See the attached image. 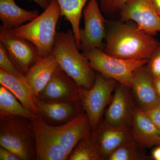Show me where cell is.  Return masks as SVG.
Listing matches in <instances>:
<instances>
[{"label": "cell", "instance_id": "obj_10", "mask_svg": "<svg viewBox=\"0 0 160 160\" xmlns=\"http://www.w3.org/2000/svg\"><path fill=\"white\" fill-rule=\"evenodd\" d=\"M36 144V160H66L68 154L56 136L51 126L38 114L30 118Z\"/></svg>", "mask_w": 160, "mask_h": 160}, {"label": "cell", "instance_id": "obj_26", "mask_svg": "<svg viewBox=\"0 0 160 160\" xmlns=\"http://www.w3.org/2000/svg\"><path fill=\"white\" fill-rule=\"evenodd\" d=\"M101 11L105 13H113L122 11L129 0H99Z\"/></svg>", "mask_w": 160, "mask_h": 160}, {"label": "cell", "instance_id": "obj_7", "mask_svg": "<svg viewBox=\"0 0 160 160\" xmlns=\"http://www.w3.org/2000/svg\"><path fill=\"white\" fill-rule=\"evenodd\" d=\"M0 43L15 66L24 75L40 58L34 44L16 35L12 29L2 25L0 26Z\"/></svg>", "mask_w": 160, "mask_h": 160}, {"label": "cell", "instance_id": "obj_29", "mask_svg": "<svg viewBox=\"0 0 160 160\" xmlns=\"http://www.w3.org/2000/svg\"><path fill=\"white\" fill-rule=\"evenodd\" d=\"M0 160H21L17 155L11 151L0 147Z\"/></svg>", "mask_w": 160, "mask_h": 160}, {"label": "cell", "instance_id": "obj_1", "mask_svg": "<svg viewBox=\"0 0 160 160\" xmlns=\"http://www.w3.org/2000/svg\"><path fill=\"white\" fill-rule=\"evenodd\" d=\"M106 54L124 59L149 60L159 44L137 25L116 23L106 34Z\"/></svg>", "mask_w": 160, "mask_h": 160}, {"label": "cell", "instance_id": "obj_12", "mask_svg": "<svg viewBox=\"0 0 160 160\" xmlns=\"http://www.w3.org/2000/svg\"><path fill=\"white\" fill-rule=\"evenodd\" d=\"M122 21L132 20L138 29L150 35L160 32V16L149 0H129L121 11Z\"/></svg>", "mask_w": 160, "mask_h": 160}, {"label": "cell", "instance_id": "obj_21", "mask_svg": "<svg viewBox=\"0 0 160 160\" xmlns=\"http://www.w3.org/2000/svg\"><path fill=\"white\" fill-rule=\"evenodd\" d=\"M61 16L70 22L78 48L80 49V22L84 6L89 0H57Z\"/></svg>", "mask_w": 160, "mask_h": 160}, {"label": "cell", "instance_id": "obj_24", "mask_svg": "<svg viewBox=\"0 0 160 160\" xmlns=\"http://www.w3.org/2000/svg\"><path fill=\"white\" fill-rule=\"evenodd\" d=\"M146 149L133 138L120 146L108 160H149L150 157L147 155Z\"/></svg>", "mask_w": 160, "mask_h": 160}, {"label": "cell", "instance_id": "obj_9", "mask_svg": "<svg viewBox=\"0 0 160 160\" xmlns=\"http://www.w3.org/2000/svg\"><path fill=\"white\" fill-rule=\"evenodd\" d=\"M134 104L130 89L118 83L103 122L113 127L131 129Z\"/></svg>", "mask_w": 160, "mask_h": 160}, {"label": "cell", "instance_id": "obj_6", "mask_svg": "<svg viewBox=\"0 0 160 160\" xmlns=\"http://www.w3.org/2000/svg\"><path fill=\"white\" fill-rule=\"evenodd\" d=\"M117 83L116 80L97 73L92 88L88 89L80 87L81 102L89 118L91 131H94L101 122L103 112L111 101Z\"/></svg>", "mask_w": 160, "mask_h": 160}, {"label": "cell", "instance_id": "obj_15", "mask_svg": "<svg viewBox=\"0 0 160 160\" xmlns=\"http://www.w3.org/2000/svg\"><path fill=\"white\" fill-rule=\"evenodd\" d=\"M92 132L102 160H108L120 146L133 138L131 129L108 126L101 121Z\"/></svg>", "mask_w": 160, "mask_h": 160}, {"label": "cell", "instance_id": "obj_19", "mask_svg": "<svg viewBox=\"0 0 160 160\" xmlns=\"http://www.w3.org/2000/svg\"><path fill=\"white\" fill-rule=\"evenodd\" d=\"M39 15L37 9H22L14 0H0V20L2 26L14 29L34 19Z\"/></svg>", "mask_w": 160, "mask_h": 160}, {"label": "cell", "instance_id": "obj_4", "mask_svg": "<svg viewBox=\"0 0 160 160\" xmlns=\"http://www.w3.org/2000/svg\"><path fill=\"white\" fill-rule=\"evenodd\" d=\"M0 146L21 160H36L35 137L30 119L18 115L0 118Z\"/></svg>", "mask_w": 160, "mask_h": 160}, {"label": "cell", "instance_id": "obj_31", "mask_svg": "<svg viewBox=\"0 0 160 160\" xmlns=\"http://www.w3.org/2000/svg\"><path fill=\"white\" fill-rule=\"evenodd\" d=\"M152 158L155 160H160V145H158L152 150Z\"/></svg>", "mask_w": 160, "mask_h": 160}, {"label": "cell", "instance_id": "obj_27", "mask_svg": "<svg viewBox=\"0 0 160 160\" xmlns=\"http://www.w3.org/2000/svg\"><path fill=\"white\" fill-rule=\"evenodd\" d=\"M145 67L152 78L160 77V42Z\"/></svg>", "mask_w": 160, "mask_h": 160}, {"label": "cell", "instance_id": "obj_17", "mask_svg": "<svg viewBox=\"0 0 160 160\" xmlns=\"http://www.w3.org/2000/svg\"><path fill=\"white\" fill-rule=\"evenodd\" d=\"M131 129L133 138L146 149L159 145L160 130L135 104Z\"/></svg>", "mask_w": 160, "mask_h": 160}, {"label": "cell", "instance_id": "obj_5", "mask_svg": "<svg viewBox=\"0 0 160 160\" xmlns=\"http://www.w3.org/2000/svg\"><path fill=\"white\" fill-rule=\"evenodd\" d=\"M83 54L89 60L91 69L105 77L116 80L130 89L134 72L146 66L149 60H128L111 56L102 49H93Z\"/></svg>", "mask_w": 160, "mask_h": 160}, {"label": "cell", "instance_id": "obj_11", "mask_svg": "<svg viewBox=\"0 0 160 160\" xmlns=\"http://www.w3.org/2000/svg\"><path fill=\"white\" fill-rule=\"evenodd\" d=\"M36 97L50 103L78 101L81 100L80 87L59 66L49 82Z\"/></svg>", "mask_w": 160, "mask_h": 160}, {"label": "cell", "instance_id": "obj_20", "mask_svg": "<svg viewBox=\"0 0 160 160\" xmlns=\"http://www.w3.org/2000/svg\"><path fill=\"white\" fill-rule=\"evenodd\" d=\"M0 84L11 91L26 109L33 114H38L33 100L34 93L26 79L16 77L0 69Z\"/></svg>", "mask_w": 160, "mask_h": 160}, {"label": "cell", "instance_id": "obj_28", "mask_svg": "<svg viewBox=\"0 0 160 160\" xmlns=\"http://www.w3.org/2000/svg\"><path fill=\"white\" fill-rule=\"evenodd\" d=\"M143 112L157 128L160 130V106Z\"/></svg>", "mask_w": 160, "mask_h": 160}, {"label": "cell", "instance_id": "obj_23", "mask_svg": "<svg viewBox=\"0 0 160 160\" xmlns=\"http://www.w3.org/2000/svg\"><path fill=\"white\" fill-rule=\"evenodd\" d=\"M67 160H102L92 131L80 140Z\"/></svg>", "mask_w": 160, "mask_h": 160}, {"label": "cell", "instance_id": "obj_22", "mask_svg": "<svg viewBox=\"0 0 160 160\" xmlns=\"http://www.w3.org/2000/svg\"><path fill=\"white\" fill-rule=\"evenodd\" d=\"M38 115L33 114L26 109L11 91L1 85L0 118L18 115L30 119Z\"/></svg>", "mask_w": 160, "mask_h": 160}, {"label": "cell", "instance_id": "obj_33", "mask_svg": "<svg viewBox=\"0 0 160 160\" xmlns=\"http://www.w3.org/2000/svg\"><path fill=\"white\" fill-rule=\"evenodd\" d=\"M149 1L157 13L160 16V0H149Z\"/></svg>", "mask_w": 160, "mask_h": 160}, {"label": "cell", "instance_id": "obj_25", "mask_svg": "<svg viewBox=\"0 0 160 160\" xmlns=\"http://www.w3.org/2000/svg\"><path fill=\"white\" fill-rule=\"evenodd\" d=\"M0 69L16 77L25 79V75L15 66L1 43H0Z\"/></svg>", "mask_w": 160, "mask_h": 160}, {"label": "cell", "instance_id": "obj_30", "mask_svg": "<svg viewBox=\"0 0 160 160\" xmlns=\"http://www.w3.org/2000/svg\"><path fill=\"white\" fill-rule=\"evenodd\" d=\"M34 2L38 5L42 9L45 10L49 6L50 0H28Z\"/></svg>", "mask_w": 160, "mask_h": 160}, {"label": "cell", "instance_id": "obj_34", "mask_svg": "<svg viewBox=\"0 0 160 160\" xmlns=\"http://www.w3.org/2000/svg\"><path fill=\"white\" fill-rule=\"evenodd\" d=\"M159 145H160V140Z\"/></svg>", "mask_w": 160, "mask_h": 160}, {"label": "cell", "instance_id": "obj_2", "mask_svg": "<svg viewBox=\"0 0 160 160\" xmlns=\"http://www.w3.org/2000/svg\"><path fill=\"white\" fill-rule=\"evenodd\" d=\"M78 49L72 29L57 32L53 53L60 68L80 87L90 89L94 86L96 74L89 60Z\"/></svg>", "mask_w": 160, "mask_h": 160}, {"label": "cell", "instance_id": "obj_3", "mask_svg": "<svg viewBox=\"0 0 160 160\" xmlns=\"http://www.w3.org/2000/svg\"><path fill=\"white\" fill-rule=\"evenodd\" d=\"M61 16L57 1L50 0L49 6L42 14L12 31L16 35L34 44L40 58L46 57L53 52L57 26Z\"/></svg>", "mask_w": 160, "mask_h": 160}, {"label": "cell", "instance_id": "obj_32", "mask_svg": "<svg viewBox=\"0 0 160 160\" xmlns=\"http://www.w3.org/2000/svg\"><path fill=\"white\" fill-rule=\"evenodd\" d=\"M153 81L157 93L160 100V77L153 78Z\"/></svg>", "mask_w": 160, "mask_h": 160}, {"label": "cell", "instance_id": "obj_8", "mask_svg": "<svg viewBox=\"0 0 160 160\" xmlns=\"http://www.w3.org/2000/svg\"><path fill=\"white\" fill-rule=\"evenodd\" d=\"M85 27L80 29V47L83 52L91 49L104 47L106 38V20L101 12L98 0H89L83 10Z\"/></svg>", "mask_w": 160, "mask_h": 160}, {"label": "cell", "instance_id": "obj_16", "mask_svg": "<svg viewBox=\"0 0 160 160\" xmlns=\"http://www.w3.org/2000/svg\"><path fill=\"white\" fill-rule=\"evenodd\" d=\"M51 126L68 155L80 140L91 131L89 118L84 111L69 123L60 126Z\"/></svg>", "mask_w": 160, "mask_h": 160}, {"label": "cell", "instance_id": "obj_13", "mask_svg": "<svg viewBox=\"0 0 160 160\" xmlns=\"http://www.w3.org/2000/svg\"><path fill=\"white\" fill-rule=\"evenodd\" d=\"M33 100L38 114L49 126H60L69 123L84 111L81 100L50 103L39 99L35 96Z\"/></svg>", "mask_w": 160, "mask_h": 160}, {"label": "cell", "instance_id": "obj_18", "mask_svg": "<svg viewBox=\"0 0 160 160\" xmlns=\"http://www.w3.org/2000/svg\"><path fill=\"white\" fill-rule=\"evenodd\" d=\"M59 66L52 52L49 56L39 58L25 75V79L35 96L45 87Z\"/></svg>", "mask_w": 160, "mask_h": 160}, {"label": "cell", "instance_id": "obj_14", "mask_svg": "<svg viewBox=\"0 0 160 160\" xmlns=\"http://www.w3.org/2000/svg\"><path fill=\"white\" fill-rule=\"evenodd\" d=\"M130 90L134 103L143 111L160 106V100L152 77L143 66L134 72Z\"/></svg>", "mask_w": 160, "mask_h": 160}]
</instances>
